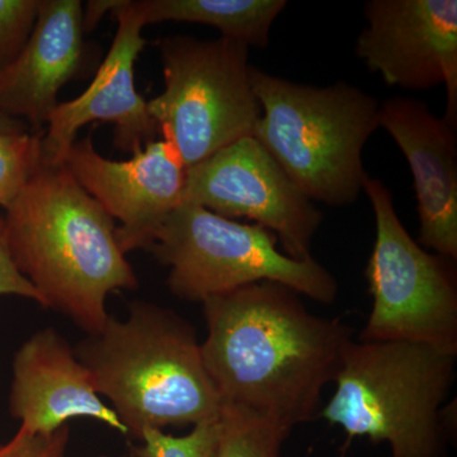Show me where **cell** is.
Returning <instances> with one entry per match:
<instances>
[{
    "label": "cell",
    "instance_id": "5",
    "mask_svg": "<svg viewBox=\"0 0 457 457\" xmlns=\"http://www.w3.org/2000/svg\"><path fill=\"white\" fill-rule=\"evenodd\" d=\"M262 114L253 137L312 201L354 203L362 191V150L378 129V99L345 82L305 86L252 66Z\"/></svg>",
    "mask_w": 457,
    "mask_h": 457
},
{
    "label": "cell",
    "instance_id": "15",
    "mask_svg": "<svg viewBox=\"0 0 457 457\" xmlns=\"http://www.w3.org/2000/svg\"><path fill=\"white\" fill-rule=\"evenodd\" d=\"M79 0H41L35 29L17 59L0 71V113L42 132L59 104L57 95L86 59Z\"/></svg>",
    "mask_w": 457,
    "mask_h": 457
},
{
    "label": "cell",
    "instance_id": "18",
    "mask_svg": "<svg viewBox=\"0 0 457 457\" xmlns=\"http://www.w3.org/2000/svg\"><path fill=\"white\" fill-rule=\"evenodd\" d=\"M38 134L0 132V207L8 206L42 163Z\"/></svg>",
    "mask_w": 457,
    "mask_h": 457
},
{
    "label": "cell",
    "instance_id": "24",
    "mask_svg": "<svg viewBox=\"0 0 457 457\" xmlns=\"http://www.w3.org/2000/svg\"><path fill=\"white\" fill-rule=\"evenodd\" d=\"M0 132H7V134H22L29 132V126L20 120L12 119L0 113Z\"/></svg>",
    "mask_w": 457,
    "mask_h": 457
},
{
    "label": "cell",
    "instance_id": "16",
    "mask_svg": "<svg viewBox=\"0 0 457 457\" xmlns=\"http://www.w3.org/2000/svg\"><path fill=\"white\" fill-rule=\"evenodd\" d=\"M150 23L164 21L203 23L221 32V37L245 46L266 47L273 22L287 5L285 0H135Z\"/></svg>",
    "mask_w": 457,
    "mask_h": 457
},
{
    "label": "cell",
    "instance_id": "25",
    "mask_svg": "<svg viewBox=\"0 0 457 457\" xmlns=\"http://www.w3.org/2000/svg\"><path fill=\"white\" fill-rule=\"evenodd\" d=\"M0 209H2V207H0ZM0 215H2V212H0Z\"/></svg>",
    "mask_w": 457,
    "mask_h": 457
},
{
    "label": "cell",
    "instance_id": "21",
    "mask_svg": "<svg viewBox=\"0 0 457 457\" xmlns=\"http://www.w3.org/2000/svg\"><path fill=\"white\" fill-rule=\"evenodd\" d=\"M69 438L68 425L46 435L18 428L11 440L0 444V457H66Z\"/></svg>",
    "mask_w": 457,
    "mask_h": 457
},
{
    "label": "cell",
    "instance_id": "22",
    "mask_svg": "<svg viewBox=\"0 0 457 457\" xmlns=\"http://www.w3.org/2000/svg\"><path fill=\"white\" fill-rule=\"evenodd\" d=\"M25 297L44 306L40 294L16 269L9 255L7 243L4 237V224L3 215H0V296Z\"/></svg>",
    "mask_w": 457,
    "mask_h": 457
},
{
    "label": "cell",
    "instance_id": "14",
    "mask_svg": "<svg viewBox=\"0 0 457 457\" xmlns=\"http://www.w3.org/2000/svg\"><path fill=\"white\" fill-rule=\"evenodd\" d=\"M9 413L29 433L55 432L73 418H90L123 436L128 429L93 386L74 348L54 328L33 333L12 363Z\"/></svg>",
    "mask_w": 457,
    "mask_h": 457
},
{
    "label": "cell",
    "instance_id": "23",
    "mask_svg": "<svg viewBox=\"0 0 457 457\" xmlns=\"http://www.w3.org/2000/svg\"><path fill=\"white\" fill-rule=\"evenodd\" d=\"M117 0H90L87 3L86 11L83 8V29L84 32L89 33L97 27L99 21L108 12H112Z\"/></svg>",
    "mask_w": 457,
    "mask_h": 457
},
{
    "label": "cell",
    "instance_id": "2",
    "mask_svg": "<svg viewBox=\"0 0 457 457\" xmlns=\"http://www.w3.org/2000/svg\"><path fill=\"white\" fill-rule=\"evenodd\" d=\"M3 224L11 260L44 308L65 315L87 335L110 318L108 295L139 286L113 219L62 163L38 165L5 207Z\"/></svg>",
    "mask_w": 457,
    "mask_h": 457
},
{
    "label": "cell",
    "instance_id": "8",
    "mask_svg": "<svg viewBox=\"0 0 457 457\" xmlns=\"http://www.w3.org/2000/svg\"><path fill=\"white\" fill-rule=\"evenodd\" d=\"M362 191L374 210L376 239L366 270L372 308L359 341L418 343L457 356L455 261L409 236L380 179L366 174Z\"/></svg>",
    "mask_w": 457,
    "mask_h": 457
},
{
    "label": "cell",
    "instance_id": "11",
    "mask_svg": "<svg viewBox=\"0 0 457 457\" xmlns=\"http://www.w3.org/2000/svg\"><path fill=\"white\" fill-rule=\"evenodd\" d=\"M62 164L121 225L116 237L123 253L147 249L156 231L183 204L187 168L170 141H152L128 161L104 158L92 137L75 141Z\"/></svg>",
    "mask_w": 457,
    "mask_h": 457
},
{
    "label": "cell",
    "instance_id": "3",
    "mask_svg": "<svg viewBox=\"0 0 457 457\" xmlns=\"http://www.w3.org/2000/svg\"><path fill=\"white\" fill-rule=\"evenodd\" d=\"M74 352L96 392L137 440L147 428L196 426L220 416L222 402L196 330L170 309L134 302L125 320L110 315Z\"/></svg>",
    "mask_w": 457,
    "mask_h": 457
},
{
    "label": "cell",
    "instance_id": "1",
    "mask_svg": "<svg viewBox=\"0 0 457 457\" xmlns=\"http://www.w3.org/2000/svg\"><path fill=\"white\" fill-rule=\"evenodd\" d=\"M207 374L222 404L294 429L319 413L353 342L341 319L312 314L278 282L245 286L204 300Z\"/></svg>",
    "mask_w": 457,
    "mask_h": 457
},
{
    "label": "cell",
    "instance_id": "9",
    "mask_svg": "<svg viewBox=\"0 0 457 457\" xmlns=\"http://www.w3.org/2000/svg\"><path fill=\"white\" fill-rule=\"evenodd\" d=\"M183 204L231 220L254 221L275 234L281 251L297 261L312 257V239L323 221V213L253 137L188 168Z\"/></svg>",
    "mask_w": 457,
    "mask_h": 457
},
{
    "label": "cell",
    "instance_id": "12",
    "mask_svg": "<svg viewBox=\"0 0 457 457\" xmlns=\"http://www.w3.org/2000/svg\"><path fill=\"white\" fill-rule=\"evenodd\" d=\"M111 13L117 31L95 79L79 97L57 104L41 137L42 163L60 164L87 123H114V145L126 153L140 152L155 141L158 123L135 87V62L145 46V21L135 0H117Z\"/></svg>",
    "mask_w": 457,
    "mask_h": 457
},
{
    "label": "cell",
    "instance_id": "4",
    "mask_svg": "<svg viewBox=\"0 0 457 457\" xmlns=\"http://www.w3.org/2000/svg\"><path fill=\"white\" fill-rule=\"evenodd\" d=\"M456 356L411 342L348 345L320 416L350 437L386 444L390 457H446Z\"/></svg>",
    "mask_w": 457,
    "mask_h": 457
},
{
    "label": "cell",
    "instance_id": "7",
    "mask_svg": "<svg viewBox=\"0 0 457 457\" xmlns=\"http://www.w3.org/2000/svg\"><path fill=\"white\" fill-rule=\"evenodd\" d=\"M156 46L164 90L147 108L187 170L253 137L262 111L248 46L227 37L201 41L191 36H170Z\"/></svg>",
    "mask_w": 457,
    "mask_h": 457
},
{
    "label": "cell",
    "instance_id": "10",
    "mask_svg": "<svg viewBox=\"0 0 457 457\" xmlns=\"http://www.w3.org/2000/svg\"><path fill=\"white\" fill-rule=\"evenodd\" d=\"M356 53L385 83L408 90L445 84L444 119L457 121L456 0H370Z\"/></svg>",
    "mask_w": 457,
    "mask_h": 457
},
{
    "label": "cell",
    "instance_id": "20",
    "mask_svg": "<svg viewBox=\"0 0 457 457\" xmlns=\"http://www.w3.org/2000/svg\"><path fill=\"white\" fill-rule=\"evenodd\" d=\"M41 0H0V71L26 46L35 29Z\"/></svg>",
    "mask_w": 457,
    "mask_h": 457
},
{
    "label": "cell",
    "instance_id": "6",
    "mask_svg": "<svg viewBox=\"0 0 457 457\" xmlns=\"http://www.w3.org/2000/svg\"><path fill=\"white\" fill-rule=\"evenodd\" d=\"M278 245L275 234L261 225L182 204L156 231L149 251L170 267L168 287L186 302L203 303L215 295L270 281L317 303H335V276L312 257H288Z\"/></svg>",
    "mask_w": 457,
    "mask_h": 457
},
{
    "label": "cell",
    "instance_id": "13",
    "mask_svg": "<svg viewBox=\"0 0 457 457\" xmlns=\"http://www.w3.org/2000/svg\"><path fill=\"white\" fill-rule=\"evenodd\" d=\"M378 128L395 141L413 174L420 215L418 243L456 261V129L423 102L403 97L381 102Z\"/></svg>",
    "mask_w": 457,
    "mask_h": 457
},
{
    "label": "cell",
    "instance_id": "17",
    "mask_svg": "<svg viewBox=\"0 0 457 457\" xmlns=\"http://www.w3.org/2000/svg\"><path fill=\"white\" fill-rule=\"evenodd\" d=\"M293 429L245 409L222 404L213 457H281Z\"/></svg>",
    "mask_w": 457,
    "mask_h": 457
},
{
    "label": "cell",
    "instance_id": "19",
    "mask_svg": "<svg viewBox=\"0 0 457 457\" xmlns=\"http://www.w3.org/2000/svg\"><path fill=\"white\" fill-rule=\"evenodd\" d=\"M219 438V417L194 426L186 436H171L162 429L141 433L139 446L132 447V457H213Z\"/></svg>",
    "mask_w": 457,
    "mask_h": 457
}]
</instances>
